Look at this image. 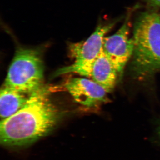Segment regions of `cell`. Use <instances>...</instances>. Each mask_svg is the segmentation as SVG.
Instances as JSON below:
<instances>
[{"mask_svg": "<svg viewBox=\"0 0 160 160\" xmlns=\"http://www.w3.org/2000/svg\"><path fill=\"white\" fill-rule=\"evenodd\" d=\"M60 118V112L43 87L31 94L26 105L10 117L1 120L0 138L3 145L21 147L49 133Z\"/></svg>", "mask_w": 160, "mask_h": 160, "instance_id": "1", "label": "cell"}, {"mask_svg": "<svg viewBox=\"0 0 160 160\" xmlns=\"http://www.w3.org/2000/svg\"><path fill=\"white\" fill-rule=\"evenodd\" d=\"M134 50L130 65L135 78L148 77L160 71V15L142 12L133 26Z\"/></svg>", "mask_w": 160, "mask_h": 160, "instance_id": "2", "label": "cell"}, {"mask_svg": "<svg viewBox=\"0 0 160 160\" xmlns=\"http://www.w3.org/2000/svg\"><path fill=\"white\" fill-rule=\"evenodd\" d=\"M44 71L39 49L19 47L3 86L31 95L43 88Z\"/></svg>", "mask_w": 160, "mask_h": 160, "instance_id": "3", "label": "cell"}, {"mask_svg": "<svg viewBox=\"0 0 160 160\" xmlns=\"http://www.w3.org/2000/svg\"><path fill=\"white\" fill-rule=\"evenodd\" d=\"M115 25V22L106 24L100 23L86 41L69 43V53L74 59V63L60 69L55 75L58 76L73 72L89 78L92 64L102 50L105 36Z\"/></svg>", "mask_w": 160, "mask_h": 160, "instance_id": "4", "label": "cell"}, {"mask_svg": "<svg viewBox=\"0 0 160 160\" xmlns=\"http://www.w3.org/2000/svg\"><path fill=\"white\" fill-rule=\"evenodd\" d=\"M129 20H126L115 33L103 40V51L114 65L120 79L134 50V42L132 38H129Z\"/></svg>", "mask_w": 160, "mask_h": 160, "instance_id": "5", "label": "cell"}, {"mask_svg": "<svg viewBox=\"0 0 160 160\" xmlns=\"http://www.w3.org/2000/svg\"><path fill=\"white\" fill-rule=\"evenodd\" d=\"M65 86L77 102L88 108L98 107L109 101L107 90L92 80L73 78Z\"/></svg>", "mask_w": 160, "mask_h": 160, "instance_id": "6", "label": "cell"}, {"mask_svg": "<svg viewBox=\"0 0 160 160\" xmlns=\"http://www.w3.org/2000/svg\"><path fill=\"white\" fill-rule=\"evenodd\" d=\"M89 78L102 86L108 92L114 89L118 74L103 49L92 64Z\"/></svg>", "mask_w": 160, "mask_h": 160, "instance_id": "7", "label": "cell"}, {"mask_svg": "<svg viewBox=\"0 0 160 160\" xmlns=\"http://www.w3.org/2000/svg\"><path fill=\"white\" fill-rule=\"evenodd\" d=\"M0 93L1 120L10 117L26 105L31 95L3 86Z\"/></svg>", "mask_w": 160, "mask_h": 160, "instance_id": "8", "label": "cell"}, {"mask_svg": "<svg viewBox=\"0 0 160 160\" xmlns=\"http://www.w3.org/2000/svg\"><path fill=\"white\" fill-rule=\"evenodd\" d=\"M146 2L149 8L157 9L160 8V0H146Z\"/></svg>", "mask_w": 160, "mask_h": 160, "instance_id": "9", "label": "cell"}, {"mask_svg": "<svg viewBox=\"0 0 160 160\" xmlns=\"http://www.w3.org/2000/svg\"><path fill=\"white\" fill-rule=\"evenodd\" d=\"M157 131L158 135L159 137L160 138V122L158 127Z\"/></svg>", "mask_w": 160, "mask_h": 160, "instance_id": "10", "label": "cell"}]
</instances>
